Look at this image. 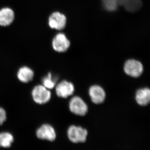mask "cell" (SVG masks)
<instances>
[{
	"instance_id": "cell-1",
	"label": "cell",
	"mask_w": 150,
	"mask_h": 150,
	"mask_svg": "<svg viewBox=\"0 0 150 150\" xmlns=\"http://www.w3.org/2000/svg\"><path fill=\"white\" fill-rule=\"evenodd\" d=\"M88 134V133L86 129L74 125L70 126L67 131L69 139L75 144L85 142Z\"/></svg>"
},
{
	"instance_id": "cell-13",
	"label": "cell",
	"mask_w": 150,
	"mask_h": 150,
	"mask_svg": "<svg viewBox=\"0 0 150 150\" xmlns=\"http://www.w3.org/2000/svg\"><path fill=\"white\" fill-rule=\"evenodd\" d=\"M142 6L141 0H128L122 6L127 11L134 13L139 10Z\"/></svg>"
},
{
	"instance_id": "cell-7",
	"label": "cell",
	"mask_w": 150,
	"mask_h": 150,
	"mask_svg": "<svg viewBox=\"0 0 150 150\" xmlns=\"http://www.w3.org/2000/svg\"><path fill=\"white\" fill-rule=\"evenodd\" d=\"M36 136L38 139L53 142L56 139V135L55 129L49 124H43L36 131Z\"/></svg>"
},
{
	"instance_id": "cell-10",
	"label": "cell",
	"mask_w": 150,
	"mask_h": 150,
	"mask_svg": "<svg viewBox=\"0 0 150 150\" xmlns=\"http://www.w3.org/2000/svg\"><path fill=\"white\" fill-rule=\"evenodd\" d=\"M136 100L141 106H146L150 101V90L148 88L140 89L136 93Z\"/></svg>"
},
{
	"instance_id": "cell-12",
	"label": "cell",
	"mask_w": 150,
	"mask_h": 150,
	"mask_svg": "<svg viewBox=\"0 0 150 150\" xmlns=\"http://www.w3.org/2000/svg\"><path fill=\"white\" fill-rule=\"evenodd\" d=\"M34 72L31 69L27 67H21L17 73V77L19 80L23 83H28L33 79Z\"/></svg>"
},
{
	"instance_id": "cell-15",
	"label": "cell",
	"mask_w": 150,
	"mask_h": 150,
	"mask_svg": "<svg viewBox=\"0 0 150 150\" xmlns=\"http://www.w3.org/2000/svg\"><path fill=\"white\" fill-rule=\"evenodd\" d=\"M102 4L106 10L113 12L116 11L120 6V0H102Z\"/></svg>"
},
{
	"instance_id": "cell-14",
	"label": "cell",
	"mask_w": 150,
	"mask_h": 150,
	"mask_svg": "<svg viewBox=\"0 0 150 150\" xmlns=\"http://www.w3.org/2000/svg\"><path fill=\"white\" fill-rule=\"evenodd\" d=\"M13 136L8 132L0 133V147L9 148L13 142Z\"/></svg>"
},
{
	"instance_id": "cell-3",
	"label": "cell",
	"mask_w": 150,
	"mask_h": 150,
	"mask_svg": "<svg viewBox=\"0 0 150 150\" xmlns=\"http://www.w3.org/2000/svg\"><path fill=\"white\" fill-rule=\"evenodd\" d=\"M124 71L128 76L133 78H138L143 74L144 67L139 61L129 59L124 64Z\"/></svg>"
},
{
	"instance_id": "cell-18",
	"label": "cell",
	"mask_w": 150,
	"mask_h": 150,
	"mask_svg": "<svg viewBox=\"0 0 150 150\" xmlns=\"http://www.w3.org/2000/svg\"><path fill=\"white\" fill-rule=\"evenodd\" d=\"M128 0H120V6H123L124 3L126 2Z\"/></svg>"
},
{
	"instance_id": "cell-4",
	"label": "cell",
	"mask_w": 150,
	"mask_h": 150,
	"mask_svg": "<svg viewBox=\"0 0 150 150\" xmlns=\"http://www.w3.org/2000/svg\"><path fill=\"white\" fill-rule=\"evenodd\" d=\"M69 108L73 113L79 116H84L88 110V107L83 100L79 96H74L70 100Z\"/></svg>"
},
{
	"instance_id": "cell-9",
	"label": "cell",
	"mask_w": 150,
	"mask_h": 150,
	"mask_svg": "<svg viewBox=\"0 0 150 150\" xmlns=\"http://www.w3.org/2000/svg\"><path fill=\"white\" fill-rule=\"evenodd\" d=\"M88 93L93 103L99 104L104 102L105 99V92L101 86L98 85H93L90 87Z\"/></svg>"
},
{
	"instance_id": "cell-8",
	"label": "cell",
	"mask_w": 150,
	"mask_h": 150,
	"mask_svg": "<svg viewBox=\"0 0 150 150\" xmlns=\"http://www.w3.org/2000/svg\"><path fill=\"white\" fill-rule=\"evenodd\" d=\"M75 91L74 86L72 83L63 81L56 86V94L59 97L67 98L73 94Z\"/></svg>"
},
{
	"instance_id": "cell-16",
	"label": "cell",
	"mask_w": 150,
	"mask_h": 150,
	"mask_svg": "<svg viewBox=\"0 0 150 150\" xmlns=\"http://www.w3.org/2000/svg\"><path fill=\"white\" fill-rule=\"evenodd\" d=\"M57 79L53 78L51 73H48V75L43 78L42 83L44 87L48 89H52L55 86Z\"/></svg>"
},
{
	"instance_id": "cell-2",
	"label": "cell",
	"mask_w": 150,
	"mask_h": 150,
	"mask_svg": "<svg viewBox=\"0 0 150 150\" xmlns=\"http://www.w3.org/2000/svg\"><path fill=\"white\" fill-rule=\"evenodd\" d=\"M51 91L43 85L35 86L32 91L33 99L38 104L47 103L51 99Z\"/></svg>"
},
{
	"instance_id": "cell-6",
	"label": "cell",
	"mask_w": 150,
	"mask_h": 150,
	"mask_svg": "<svg viewBox=\"0 0 150 150\" xmlns=\"http://www.w3.org/2000/svg\"><path fill=\"white\" fill-rule=\"evenodd\" d=\"M67 18L64 15L59 12L53 13L48 19V24L51 28L61 30L67 24Z\"/></svg>"
},
{
	"instance_id": "cell-5",
	"label": "cell",
	"mask_w": 150,
	"mask_h": 150,
	"mask_svg": "<svg viewBox=\"0 0 150 150\" xmlns=\"http://www.w3.org/2000/svg\"><path fill=\"white\" fill-rule=\"evenodd\" d=\"M69 40L64 33H59L53 39L52 46L54 50L59 53L67 51L70 46Z\"/></svg>"
},
{
	"instance_id": "cell-11",
	"label": "cell",
	"mask_w": 150,
	"mask_h": 150,
	"mask_svg": "<svg viewBox=\"0 0 150 150\" xmlns=\"http://www.w3.org/2000/svg\"><path fill=\"white\" fill-rule=\"evenodd\" d=\"M14 13L12 10L8 8L0 10V25L6 26L10 25L13 21Z\"/></svg>"
},
{
	"instance_id": "cell-17",
	"label": "cell",
	"mask_w": 150,
	"mask_h": 150,
	"mask_svg": "<svg viewBox=\"0 0 150 150\" xmlns=\"http://www.w3.org/2000/svg\"><path fill=\"white\" fill-rule=\"evenodd\" d=\"M6 120V113L5 110L0 107V126L2 125Z\"/></svg>"
}]
</instances>
